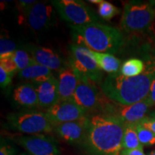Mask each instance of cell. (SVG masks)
I'll list each match as a JSON object with an SVG mask.
<instances>
[{"label":"cell","mask_w":155,"mask_h":155,"mask_svg":"<svg viewBox=\"0 0 155 155\" xmlns=\"http://www.w3.org/2000/svg\"><path fill=\"white\" fill-rule=\"evenodd\" d=\"M19 50L15 42L9 39L1 37L0 39V58L7 55H12L15 51Z\"/></svg>","instance_id":"cell-25"},{"label":"cell","mask_w":155,"mask_h":155,"mask_svg":"<svg viewBox=\"0 0 155 155\" xmlns=\"http://www.w3.org/2000/svg\"><path fill=\"white\" fill-rule=\"evenodd\" d=\"M36 2L37 1H31V0L25 1V0H20V1L18 2L19 9H20L21 12H22V14L25 15L27 12H28L29 9H30Z\"/></svg>","instance_id":"cell-30"},{"label":"cell","mask_w":155,"mask_h":155,"mask_svg":"<svg viewBox=\"0 0 155 155\" xmlns=\"http://www.w3.org/2000/svg\"><path fill=\"white\" fill-rule=\"evenodd\" d=\"M12 58L19 72L36 63L31 54L25 49L16 50L12 54Z\"/></svg>","instance_id":"cell-22"},{"label":"cell","mask_w":155,"mask_h":155,"mask_svg":"<svg viewBox=\"0 0 155 155\" xmlns=\"http://www.w3.org/2000/svg\"><path fill=\"white\" fill-rule=\"evenodd\" d=\"M152 117H154L155 118V111L152 114Z\"/></svg>","instance_id":"cell-37"},{"label":"cell","mask_w":155,"mask_h":155,"mask_svg":"<svg viewBox=\"0 0 155 155\" xmlns=\"http://www.w3.org/2000/svg\"><path fill=\"white\" fill-rule=\"evenodd\" d=\"M18 155H30V154H28L27 152H22V153H20V154H19Z\"/></svg>","instance_id":"cell-36"},{"label":"cell","mask_w":155,"mask_h":155,"mask_svg":"<svg viewBox=\"0 0 155 155\" xmlns=\"http://www.w3.org/2000/svg\"><path fill=\"white\" fill-rule=\"evenodd\" d=\"M53 71L38 63L30 65L27 68L18 72V78L28 83H36L48 80L53 77Z\"/></svg>","instance_id":"cell-18"},{"label":"cell","mask_w":155,"mask_h":155,"mask_svg":"<svg viewBox=\"0 0 155 155\" xmlns=\"http://www.w3.org/2000/svg\"><path fill=\"white\" fill-rule=\"evenodd\" d=\"M69 27L76 44L93 51L112 55L119 53L125 44L124 36L119 29L103 23Z\"/></svg>","instance_id":"cell-3"},{"label":"cell","mask_w":155,"mask_h":155,"mask_svg":"<svg viewBox=\"0 0 155 155\" xmlns=\"http://www.w3.org/2000/svg\"><path fill=\"white\" fill-rule=\"evenodd\" d=\"M16 149L12 146L11 144H7L6 141H3L2 139L1 141L0 146V155H16Z\"/></svg>","instance_id":"cell-28"},{"label":"cell","mask_w":155,"mask_h":155,"mask_svg":"<svg viewBox=\"0 0 155 155\" xmlns=\"http://www.w3.org/2000/svg\"><path fill=\"white\" fill-rule=\"evenodd\" d=\"M153 62L154 63H155V48L154 49V50H153Z\"/></svg>","instance_id":"cell-34"},{"label":"cell","mask_w":155,"mask_h":155,"mask_svg":"<svg viewBox=\"0 0 155 155\" xmlns=\"http://www.w3.org/2000/svg\"><path fill=\"white\" fill-rule=\"evenodd\" d=\"M120 9L108 2L103 1L98 5V14L104 20H110L120 13Z\"/></svg>","instance_id":"cell-23"},{"label":"cell","mask_w":155,"mask_h":155,"mask_svg":"<svg viewBox=\"0 0 155 155\" xmlns=\"http://www.w3.org/2000/svg\"><path fill=\"white\" fill-rule=\"evenodd\" d=\"M155 75V63L145 65L144 72L134 77H126L120 72L108 74L101 83L102 94L112 101L131 105L147 98Z\"/></svg>","instance_id":"cell-2"},{"label":"cell","mask_w":155,"mask_h":155,"mask_svg":"<svg viewBox=\"0 0 155 155\" xmlns=\"http://www.w3.org/2000/svg\"><path fill=\"white\" fill-rule=\"evenodd\" d=\"M88 115L75 121L54 126V131L60 138L72 145H82L88 127Z\"/></svg>","instance_id":"cell-13"},{"label":"cell","mask_w":155,"mask_h":155,"mask_svg":"<svg viewBox=\"0 0 155 155\" xmlns=\"http://www.w3.org/2000/svg\"><path fill=\"white\" fill-rule=\"evenodd\" d=\"M12 99L15 106L25 110H37L40 108L35 87L31 83H22L15 87Z\"/></svg>","instance_id":"cell-17"},{"label":"cell","mask_w":155,"mask_h":155,"mask_svg":"<svg viewBox=\"0 0 155 155\" xmlns=\"http://www.w3.org/2000/svg\"><path fill=\"white\" fill-rule=\"evenodd\" d=\"M120 155H146L144 152V150H122Z\"/></svg>","instance_id":"cell-32"},{"label":"cell","mask_w":155,"mask_h":155,"mask_svg":"<svg viewBox=\"0 0 155 155\" xmlns=\"http://www.w3.org/2000/svg\"><path fill=\"white\" fill-rule=\"evenodd\" d=\"M72 99L88 115L98 111L101 96L94 82L80 75Z\"/></svg>","instance_id":"cell-10"},{"label":"cell","mask_w":155,"mask_h":155,"mask_svg":"<svg viewBox=\"0 0 155 155\" xmlns=\"http://www.w3.org/2000/svg\"><path fill=\"white\" fill-rule=\"evenodd\" d=\"M145 69V64L138 58H131L124 62L120 73L126 77H134L141 75Z\"/></svg>","instance_id":"cell-21"},{"label":"cell","mask_w":155,"mask_h":155,"mask_svg":"<svg viewBox=\"0 0 155 155\" xmlns=\"http://www.w3.org/2000/svg\"><path fill=\"white\" fill-rule=\"evenodd\" d=\"M105 97H101L98 112L113 116L125 124H138L146 117L149 110L152 107L147 98L131 105H121L108 98L106 101Z\"/></svg>","instance_id":"cell-7"},{"label":"cell","mask_w":155,"mask_h":155,"mask_svg":"<svg viewBox=\"0 0 155 155\" xmlns=\"http://www.w3.org/2000/svg\"><path fill=\"white\" fill-rule=\"evenodd\" d=\"M88 127L83 147L88 155H120L126 124L113 116L88 114Z\"/></svg>","instance_id":"cell-1"},{"label":"cell","mask_w":155,"mask_h":155,"mask_svg":"<svg viewBox=\"0 0 155 155\" xmlns=\"http://www.w3.org/2000/svg\"><path fill=\"white\" fill-rule=\"evenodd\" d=\"M63 20L70 25L81 26L104 21L84 2L79 0H53L50 2Z\"/></svg>","instance_id":"cell-6"},{"label":"cell","mask_w":155,"mask_h":155,"mask_svg":"<svg viewBox=\"0 0 155 155\" xmlns=\"http://www.w3.org/2000/svg\"><path fill=\"white\" fill-rule=\"evenodd\" d=\"M148 155H155V150H153Z\"/></svg>","instance_id":"cell-35"},{"label":"cell","mask_w":155,"mask_h":155,"mask_svg":"<svg viewBox=\"0 0 155 155\" xmlns=\"http://www.w3.org/2000/svg\"><path fill=\"white\" fill-rule=\"evenodd\" d=\"M0 67L12 75L19 72L16 64L13 61L12 55L0 58Z\"/></svg>","instance_id":"cell-26"},{"label":"cell","mask_w":155,"mask_h":155,"mask_svg":"<svg viewBox=\"0 0 155 155\" xmlns=\"http://www.w3.org/2000/svg\"><path fill=\"white\" fill-rule=\"evenodd\" d=\"M45 112L53 126L75 121L87 115L72 98L59 100Z\"/></svg>","instance_id":"cell-11"},{"label":"cell","mask_w":155,"mask_h":155,"mask_svg":"<svg viewBox=\"0 0 155 155\" xmlns=\"http://www.w3.org/2000/svg\"><path fill=\"white\" fill-rule=\"evenodd\" d=\"M155 19V9L150 2L129 1L124 5L120 26L129 35L147 34Z\"/></svg>","instance_id":"cell-4"},{"label":"cell","mask_w":155,"mask_h":155,"mask_svg":"<svg viewBox=\"0 0 155 155\" xmlns=\"http://www.w3.org/2000/svg\"><path fill=\"white\" fill-rule=\"evenodd\" d=\"M55 12L51 2H37L24 15L32 30L41 32L54 25Z\"/></svg>","instance_id":"cell-12"},{"label":"cell","mask_w":155,"mask_h":155,"mask_svg":"<svg viewBox=\"0 0 155 155\" xmlns=\"http://www.w3.org/2000/svg\"><path fill=\"white\" fill-rule=\"evenodd\" d=\"M7 124L13 130L28 135L45 134L54 131V126L46 112L38 110L9 114Z\"/></svg>","instance_id":"cell-5"},{"label":"cell","mask_w":155,"mask_h":155,"mask_svg":"<svg viewBox=\"0 0 155 155\" xmlns=\"http://www.w3.org/2000/svg\"><path fill=\"white\" fill-rule=\"evenodd\" d=\"M58 73L60 100L71 99L78 85L80 75L69 63L58 71Z\"/></svg>","instance_id":"cell-16"},{"label":"cell","mask_w":155,"mask_h":155,"mask_svg":"<svg viewBox=\"0 0 155 155\" xmlns=\"http://www.w3.org/2000/svg\"><path fill=\"white\" fill-rule=\"evenodd\" d=\"M143 126V127L147 128V129L152 131L153 133L155 134V118L152 117V116H146L144 119L141 122H139Z\"/></svg>","instance_id":"cell-29"},{"label":"cell","mask_w":155,"mask_h":155,"mask_svg":"<svg viewBox=\"0 0 155 155\" xmlns=\"http://www.w3.org/2000/svg\"><path fill=\"white\" fill-rule=\"evenodd\" d=\"M137 131L139 140L143 146H153L155 145V134L140 124H137Z\"/></svg>","instance_id":"cell-24"},{"label":"cell","mask_w":155,"mask_h":155,"mask_svg":"<svg viewBox=\"0 0 155 155\" xmlns=\"http://www.w3.org/2000/svg\"><path fill=\"white\" fill-rule=\"evenodd\" d=\"M147 99L150 102L151 106H155V75L152 84H151L150 92H149L148 96H147Z\"/></svg>","instance_id":"cell-31"},{"label":"cell","mask_w":155,"mask_h":155,"mask_svg":"<svg viewBox=\"0 0 155 155\" xmlns=\"http://www.w3.org/2000/svg\"><path fill=\"white\" fill-rule=\"evenodd\" d=\"M12 75L5 71L2 68L0 67V86L1 88H6L12 82Z\"/></svg>","instance_id":"cell-27"},{"label":"cell","mask_w":155,"mask_h":155,"mask_svg":"<svg viewBox=\"0 0 155 155\" xmlns=\"http://www.w3.org/2000/svg\"><path fill=\"white\" fill-rule=\"evenodd\" d=\"M25 50L31 54L36 63L48 68L53 71L58 72L68 63L64 61L57 52L50 48L27 45L25 46Z\"/></svg>","instance_id":"cell-14"},{"label":"cell","mask_w":155,"mask_h":155,"mask_svg":"<svg viewBox=\"0 0 155 155\" xmlns=\"http://www.w3.org/2000/svg\"><path fill=\"white\" fill-rule=\"evenodd\" d=\"M123 150H144V146L139 140L137 131V124H126L123 140H122Z\"/></svg>","instance_id":"cell-20"},{"label":"cell","mask_w":155,"mask_h":155,"mask_svg":"<svg viewBox=\"0 0 155 155\" xmlns=\"http://www.w3.org/2000/svg\"><path fill=\"white\" fill-rule=\"evenodd\" d=\"M13 140L30 155H61L55 139L45 134L18 136Z\"/></svg>","instance_id":"cell-9"},{"label":"cell","mask_w":155,"mask_h":155,"mask_svg":"<svg viewBox=\"0 0 155 155\" xmlns=\"http://www.w3.org/2000/svg\"><path fill=\"white\" fill-rule=\"evenodd\" d=\"M38 96L39 107L45 111L60 100L58 79L54 76L40 83H32Z\"/></svg>","instance_id":"cell-15"},{"label":"cell","mask_w":155,"mask_h":155,"mask_svg":"<svg viewBox=\"0 0 155 155\" xmlns=\"http://www.w3.org/2000/svg\"><path fill=\"white\" fill-rule=\"evenodd\" d=\"M68 63L81 76L95 83H101L104 80L103 71L93 59L88 48L77 44L71 45Z\"/></svg>","instance_id":"cell-8"},{"label":"cell","mask_w":155,"mask_h":155,"mask_svg":"<svg viewBox=\"0 0 155 155\" xmlns=\"http://www.w3.org/2000/svg\"><path fill=\"white\" fill-rule=\"evenodd\" d=\"M88 2L93 3V4H96V5H99L103 2V0H89L88 1Z\"/></svg>","instance_id":"cell-33"},{"label":"cell","mask_w":155,"mask_h":155,"mask_svg":"<svg viewBox=\"0 0 155 155\" xmlns=\"http://www.w3.org/2000/svg\"><path fill=\"white\" fill-rule=\"evenodd\" d=\"M90 53L93 59L103 71H105L108 74L120 72L119 70L121 67V61L114 55L109 53H98L91 50Z\"/></svg>","instance_id":"cell-19"}]
</instances>
